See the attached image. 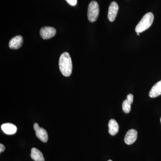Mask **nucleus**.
Returning <instances> with one entry per match:
<instances>
[{
  "label": "nucleus",
  "mask_w": 161,
  "mask_h": 161,
  "mask_svg": "<svg viewBox=\"0 0 161 161\" xmlns=\"http://www.w3.org/2000/svg\"><path fill=\"white\" fill-rule=\"evenodd\" d=\"M108 132L110 135L115 136L118 133L119 125L116 121L114 119L110 120L108 123Z\"/></svg>",
  "instance_id": "9b49d317"
},
{
  "label": "nucleus",
  "mask_w": 161,
  "mask_h": 161,
  "mask_svg": "<svg viewBox=\"0 0 161 161\" xmlns=\"http://www.w3.org/2000/svg\"><path fill=\"white\" fill-rule=\"evenodd\" d=\"M59 66L60 72L65 77H69L71 75L73 66L71 58L69 54L64 53L59 59Z\"/></svg>",
  "instance_id": "f257e3e1"
},
{
  "label": "nucleus",
  "mask_w": 161,
  "mask_h": 161,
  "mask_svg": "<svg viewBox=\"0 0 161 161\" xmlns=\"http://www.w3.org/2000/svg\"><path fill=\"white\" fill-rule=\"evenodd\" d=\"M56 34V30L53 27L44 26L40 31V36L44 40H48L54 36Z\"/></svg>",
  "instance_id": "20e7f679"
},
{
  "label": "nucleus",
  "mask_w": 161,
  "mask_h": 161,
  "mask_svg": "<svg viewBox=\"0 0 161 161\" xmlns=\"http://www.w3.org/2000/svg\"><path fill=\"white\" fill-rule=\"evenodd\" d=\"M161 95V80L152 87L149 93L150 98H156Z\"/></svg>",
  "instance_id": "9d476101"
},
{
  "label": "nucleus",
  "mask_w": 161,
  "mask_h": 161,
  "mask_svg": "<svg viewBox=\"0 0 161 161\" xmlns=\"http://www.w3.org/2000/svg\"><path fill=\"white\" fill-rule=\"evenodd\" d=\"M119 6L118 4L115 2H112L109 7L108 12V19L110 22L114 21L118 13Z\"/></svg>",
  "instance_id": "423d86ee"
},
{
  "label": "nucleus",
  "mask_w": 161,
  "mask_h": 161,
  "mask_svg": "<svg viewBox=\"0 0 161 161\" xmlns=\"http://www.w3.org/2000/svg\"><path fill=\"white\" fill-rule=\"evenodd\" d=\"M108 161H112V160H108Z\"/></svg>",
  "instance_id": "a211bd4d"
},
{
  "label": "nucleus",
  "mask_w": 161,
  "mask_h": 161,
  "mask_svg": "<svg viewBox=\"0 0 161 161\" xmlns=\"http://www.w3.org/2000/svg\"><path fill=\"white\" fill-rule=\"evenodd\" d=\"M136 34H137V35H138V36H139L140 34L139 33H136Z\"/></svg>",
  "instance_id": "f3484780"
},
{
  "label": "nucleus",
  "mask_w": 161,
  "mask_h": 161,
  "mask_svg": "<svg viewBox=\"0 0 161 161\" xmlns=\"http://www.w3.org/2000/svg\"><path fill=\"white\" fill-rule=\"evenodd\" d=\"M160 121H161V119H160Z\"/></svg>",
  "instance_id": "6ab92c4d"
},
{
  "label": "nucleus",
  "mask_w": 161,
  "mask_h": 161,
  "mask_svg": "<svg viewBox=\"0 0 161 161\" xmlns=\"http://www.w3.org/2000/svg\"><path fill=\"white\" fill-rule=\"evenodd\" d=\"M5 149H6V148H5V146L3 144H0V152H3L5 150Z\"/></svg>",
  "instance_id": "dca6fc26"
},
{
  "label": "nucleus",
  "mask_w": 161,
  "mask_h": 161,
  "mask_svg": "<svg viewBox=\"0 0 161 161\" xmlns=\"http://www.w3.org/2000/svg\"><path fill=\"white\" fill-rule=\"evenodd\" d=\"M137 137V132L134 129H131L127 132L125 137V142L127 145H131L135 142Z\"/></svg>",
  "instance_id": "0eeeda50"
},
{
  "label": "nucleus",
  "mask_w": 161,
  "mask_h": 161,
  "mask_svg": "<svg viewBox=\"0 0 161 161\" xmlns=\"http://www.w3.org/2000/svg\"><path fill=\"white\" fill-rule=\"evenodd\" d=\"M23 38L22 36H16L9 41V47L12 49H19L23 45Z\"/></svg>",
  "instance_id": "6e6552de"
},
{
  "label": "nucleus",
  "mask_w": 161,
  "mask_h": 161,
  "mask_svg": "<svg viewBox=\"0 0 161 161\" xmlns=\"http://www.w3.org/2000/svg\"><path fill=\"white\" fill-rule=\"evenodd\" d=\"M99 9L98 3L92 1L90 3L88 8L87 16L90 22L93 23L96 21L99 14Z\"/></svg>",
  "instance_id": "7ed1b4c3"
},
{
  "label": "nucleus",
  "mask_w": 161,
  "mask_h": 161,
  "mask_svg": "<svg viewBox=\"0 0 161 161\" xmlns=\"http://www.w3.org/2000/svg\"><path fill=\"white\" fill-rule=\"evenodd\" d=\"M31 156L35 161H44L43 153L36 148H32Z\"/></svg>",
  "instance_id": "f8f14e48"
},
{
  "label": "nucleus",
  "mask_w": 161,
  "mask_h": 161,
  "mask_svg": "<svg viewBox=\"0 0 161 161\" xmlns=\"http://www.w3.org/2000/svg\"><path fill=\"white\" fill-rule=\"evenodd\" d=\"M131 103L127 99L124 101L122 103L123 111L125 113H129L131 111Z\"/></svg>",
  "instance_id": "ddd939ff"
},
{
  "label": "nucleus",
  "mask_w": 161,
  "mask_h": 161,
  "mask_svg": "<svg viewBox=\"0 0 161 161\" xmlns=\"http://www.w3.org/2000/svg\"><path fill=\"white\" fill-rule=\"evenodd\" d=\"M154 19V16L151 12L147 13L140 21L136 27V33L142 32L148 29L152 25Z\"/></svg>",
  "instance_id": "f03ea898"
},
{
  "label": "nucleus",
  "mask_w": 161,
  "mask_h": 161,
  "mask_svg": "<svg viewBox=\"0 0 161 161\" xmlns=\"http://www.w3.org/2000/svg\"><path fill=\"white\" fill-rule=\"evenodd\" d=\"M127 99L129 102L132 104L133 101V96L132 94H129V95H127Z\"/></svg>",
  "instance_id": "4468645a"
},
{
  "label": "nucleus",
  "mask_w": 161,
  "mask_h": 161,
  "mask_svg": "<svg viewBox=\"0 0 161 161\" xmlns=\"http://www.w3.org/2000/svg\"><path fill=\"white\" fill-rule=\"evenodd\" d=\"M3 132L8 135H12L16 132L17 127L15 125L11 123L3 124L1 126Z\"/></svg>",
  "instance_id": "1a4fd4ad"
},
{
  "label": "nucleus",
  "mask_w": 161,
  "mask_h": 161,
  "mask_svg": "<svg viewBox=\"0 0 161 161\" xmlns=\"http://www.w3.org/2000/svg\"><path fill=\"white\" fill-rule=\"evenodd\" d=\"M67 3L72 6H75L77 4V0H66Z\"/></svg>",
  "instance_id": "2eb2a0df"
},
{
  "label": "nucleus",
  "mask_w": 161,
  "mask_h": 161,
  "mask_svg": "<svg viewBox=\"0 0 161 161\" xmlns=\"http://www.w3.org/2000/svg\"><path fill=\"white\" fill-rule=\"evenodd\" d=\"M34 129L36 132V136L40 141L43 142H46L48 140V135L45 129L40 128L37 123L34 125Z\"/></svg>",
  "instance_id": "39448f33"
}]
</instances>
